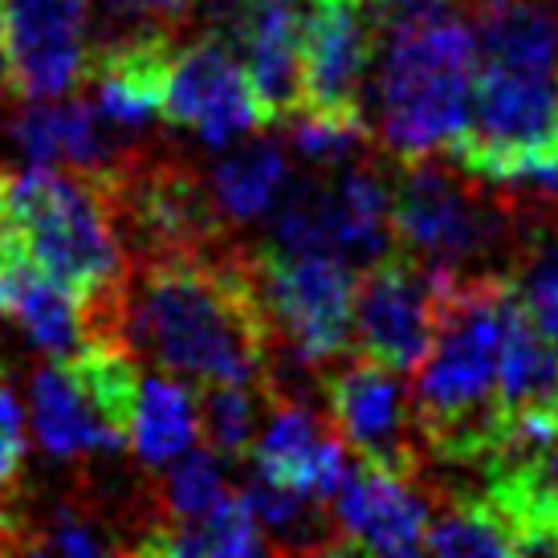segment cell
I'll list each match as a JSON object with an SVG mask.
<instances>
[{
	"label": "cell",
	"mask_w": 558,
	"mask_h": 558,
	"mask_svg": "<svg viewBox=\"0 0 558 558\" xmlns=\"http://www.w3.org/2000/svg\"><path fill=\"white\" fill-rule=\"evenodd\" d=\"M114 335L192 384H265L274 347L253 262L229 245L131 262Z\"/></svg>",
	"instance_id": "6da1fadb"
},
{
	"label": "cell",
	"mask_w": 558,
	"mask_h": 558,
	"mask_svg": "<svg viewBox=\"0 0 558 558\" xmlns=\"http://www.w3.org/2000/svg\"><path fill=\"white\" fill-rule=\"evenodd\" d=\"M440 278V274H436ZM518 311L513 281L497 274L440 278L436 335L416 375V416L428 452L452 465H494L501 440L497 375Z\"/></svg>",
	"instance_id": "7a4b0ae2"
},
{
	"label": "cell",
	"mask_w": 558,
	"mask_h": 558,
	"mask_svg": "<svg viewBox=\"0 0 558 558\" xmlns=\"http://www.w3.org/2000/svg\"><path fill=\"white\" fill-rule=\"evenodd\" d=\"M0 217L25 257L78 302L86 335H114L126 253L98 175L33 163L0 171Z\"/></svg>",
	"instance_id": "3957f363"
},
{
	"label": "cell",
	"mask_w": 558,
	"mask_h": 558,
	"mask_svg": "<svg viewBox=\"0 0 558 558\" xmlns=\"http://www.w3.org/2000/svg\"><path fill=\"white\" fill-rule=\"evenodd\" d=\"M477 33L461 16L403 13L375 53V135L396 159L440 156L465 135Z\"/></svg>",
	"instance_id": "277c9868"
},
{
	"label": "cell",
	"mask_w": 558,
	"mask_h": 558,
	"mask_svg": "<svg viewBox=\"0 0 558 558\" xmlns=\"http://www.w3.org/2000/svg\"><path fill=\"white\" fill-rule=\"evenodd\" d=\"M510 236L506 204L489 201L485 180L433 156L400 159L391 171V241L440 278H465Z\"/></svg>",
	"instance_id": "5b68a950"
},
{
	"label": "cell",
	"mask_w": 558,
	"mask_h": 558,
	"mask_svg": "<svg viewBox=\"0 0 558 558\" xmlns=\"http://www.w3.org/2000/svg\"><path fill=\"white\" fill-rule=\"evenodd\" d=\"M269 245L290 253H330L372 265L391 241V171L347 159L330 175H311L269 208Z\"/></svg>",
	"instance_id": "8992f818"
},
{
	"label": "cell",
	"mask_w": 558,
	"mask_h": 558,
	"mask_svg": "<svg viewBox=\"0 0 558 558\" xmlns=\"http://www.w3.org/2000/svg\"><path fill=\"white\" fill-rule=\"evenodd\" d=\"M248 262L269 335L298 367H326L347 355L355 314L351 265L330 253H290L274 245L248 253Z\"/></svg>",
	"instance_id": "52a82bcc"
},
{
	"label": "cell",
	"mask_w": 558,
	"mask_h": 558,
	"mask_svg": "<svg viewBox=\"0 0 558 558\" xmlns=\"http://www.w3.org/2000/svg\"><path fill=\"white\" fill-rule=\"evenodd\" d=\"M323 400L330 424L339 428V440L355 452L359 465L416 477L428 445L403 372H391L355 351V359L326 363Z\"/></svg>",
	"instance_id": "ba28073f"
},
{
	"label": "cell",
	"mask_w": 558,
	"mask_h": 558,
	"mask_svg": "<svg viewBox=\"0 0 558 558\" xmlns=\"http://www.w3.org/2000/svg\"><path fill=\"white\" fill-rule=\"evenodd\" d=\"M440 278L403 248L391 245L384 257L363 265L355 278L351 339L359 355L384 363L391 372H412L428 355L436 335Z\"/></svg>",
	"instance_id": "9c48e42d"
},
{
	"label": "cell",
	"mask_w": 558,
	"mask_h": 558,
	"mask_svg": "<svg viewBox=\"0 0 558 558\" xmlns=\"http://www.w3.org/2000/svg\"><path fill=\"white\" fill-rule=\"evenodd\" d=\"M379 29L367 0H314L302 29V110L335 123H367V78Z\"/></svg>",
	"instance_id": "30bf717a"
},
{
	"label": "cell",
	"mask_w": 558,
	"mask_h": 558,
	"mask_svg": "<svg viewBox=\"0 0 558 558\" xmlns=\"http://www.w3.org/2000/svg\"><path fill=\"white\" fill-rule=\"evenodd\" d=\"M163 123L196 131L213 147L245 140L248 131L265 126L245 62L225 37L208 33L175 46L163 90Z\"/></svg>",
	"instance_id": "8fae6325"
},
{
	"label": "cell",
	"mask_w": 558,
	"mask_h": 558,
	"mask_svg": "<svg viewBox=\"0 0 558 558\" xmlns=\"http://www.w3.org/2000/svg\"><path fill=\"white\" fill-rule=\"evenodd\" d=\"M16 98H62L86 82V0H0Z\"/></svg>",
	"instance_id": "7c38bea8"
},
{
	"label": "cell",
	"mask_w": 558,
	"mask_h": 558,
	"mask_svg": "<svg viewBox=\"0 0 558 558\" xmlns=\"http://www.w3.org/2000/svg\"><path fill=\"white\" fill-rule=\"evenodd\" d=\"M171 53H175V37L168 25H143L90 49V65H86L90 102L119 135L143 131L151 119H163Z\"/></svg>",
	"instance_id": "4fadbf2b"
},
{
	"label": "cell",
	"mask_w": 558,
	"mask_h": 558,
	"mask_svg": "<svg viewBox=\"0 0 558 558\" xmlns=\"http://www.w3.org/2000/svg\"><path fill=\"white\" fill-rule=\"evenodd\" d=\"M265 396L269 403H265L262 433L248 449L257 473L281 481L290 489H302L318 501H330L347 477L342 440L326 433L323 416L302 396L274 391L269 384H265Z\"/></svg>",
	"instance_id": "5bb4252c"
},
{
	"label": "cell",
	"mask_w": 558,
	"mask_h": 558,
	"mask_svg": "<svg viewBox=\"0 0 558 558\" xmlns=\"http://www.w3.org/2000/svg\"><path fill=\"white\" fill-rule=\"evenodd\" d=\"M302 0H236L233 49L245 62L265 126L290 123L302 110Z\"/></svg>",
	"instance_id": "9a60e30c"
},
{
	"label": "cell",
	"mask_w": 558,
	"mask_h": 558,
	"mask_svg": "<svg viewBox=\"0 0 558 558\" xmlns=\"http://www.w3.org/2000/svg\"><path fill=\"white\" fill-rule=\"evenodd\" d=\"M335 501V530L342 555H420L433 522L428 501L412 489V477H396L384 469H347Z\"/></svg>",
	"instance_id": "2e32d148"
},
{
	"label": "cell",
	"mask_w": 558,
	"mask_h": 558,
	"mask_svg": "<svg viewBox=\"0 0 558 558\" xmlns=\"http://www.w3.org/2000/svg\"><path fill=\"white\" fill-rule=\"evenodd\" d=\"M9 135L21 147V156L33 168H62L82 171V175H98L107 171L114 159L123 156L114 147V126L94 110V102L82 98H29L25 107L13 114Z\"/></svg>",
	"instance_id": "e0dca14e"
},
{
	"label": "cell",
	"mask_w": 558,
	"mask_h": 558,
	"mask_svg": "<svg viewBox=\"0 0 558 558\" xmlns=\"http://www.w3.org/2000/svg\"><path fill=\"white\" fill-rule=\"evenodd\" d=\"M29 408H33V433L37 445L53 461H78L94 452H119L126 440L107 424V416L94 408L78 375L70 372L65 355L49 359L29 384Z\"/></svg>",
	"instance_id": "ac0fdd59"
},
{
	"label": "cell",
	"mask_w": 558,
	"mask_h": 558,
	"mask_svg": "<svg viewBox=\"0 0 558 558\" xmlns=\"http://www.w3.org/2000/svg\"><path fill=\"white\" fill-rule=\"evenodd\" d=\"M473 33L477 62L558 78V0H477Z\"/></svg>",
	"instance_id": "d6986e66"
},
{
	"label": "cell",
	"mask_w": 558,
	"mask_h": 558,
	"mask_svg": "<svg viewBox=\"0 0 558 558\" xmlns=\"http://www.w3.org/2000/svg\"><path fill=\"white\" fill-rule=\"evenodd\" d=\"M201 436V400L180 375L140 379V403L131 424V452L147 469H168Z\"/></svg>",
	"instance_id": "ffe728a7"
},
{
	"label": "cell",
	"mask_w": 558,
	"mask_h": 558,
	"mask_svg": "<svg viewBox=\"0 0 558 558\" xmlns=\"http://www.w3.org/2000/svg\"><path fill=\"white\" fill-rule=\"evenodd\" d=\"M204 180H208V192H213L220 217L248 225V220L269 217V208L281 201L286 180H290V163H286L281 143L245 140L236 151L217 159Z\"/></svg>",
	"instance_id": "44dd1931"
},
{
	"label": "cell",
	"mask_w": 558,
	"mask_h": 558,
	"mask_svg": "<svg viewBox=\"0 0 558 558\" xmlns=\"http://www.w3.org/2000/svg\"><path fill=\"white\" fill-rule=\"evenodd\" d=\"M241 497L257 518L269 550H286V555L290 550H339L342 555L335 513H326V501H318V497L290 489L265 473H253Z\"/></svg>",
	"instance_id": "7402d4cb"
},
{
	"label": "cell",
	"mask_w": 558,
	"mask_h": 558,
	"mask_svg": "<svg viewBox=\"0 0 558 558\" xmlns=\"http://www.w3.org/2000/svg\"><path fill=\"white\" fill-rule=\"evenodd\" d=\"M428 555H518L506 513L497 510L489 494L481 497H457L428 522L424 534Z\"/></svg>",
	"instance_id": "603a6c76"
},
{
	"label": "cell",
	"mask_w": 558,
	"mask_h": 558,
	"mask_svg": "<svg viewBox=\"0 0 558 558\" xmlns=\"http://www.w3.org/2000/svg\"><path fill=\"white\" fill-rule=\"evenodd\" d=\"M257 384H204L201 391V433L208 436V445L217 457H229V461H241L248 457L253 440L262 433L265 420V396L257 400Z\"/></svg>",
	"instance_id": "cb8c5ba5"
},
{
	"label": "cell",
	"mask_w": 558,
	"mask_h": 558,
	"mask_svg": "<svg viewBox=\"0 0 558 558\" xmlns=\"http://www.w3.org/2000/svg\"><path fill=\"white\" fill-rule=\"evenodd\" d=\"M229 494L225 485V465L213 449H187L168 465V477L159 485V510L163 526L168 522H196Z\"/></svg>",
	"instance_id": "d4e9b609"
},
{
	"label": "cell",
	"mask_w": 558,
	"mask_h": 558,
	"mask_svg": "<svg viewBox=\"0 0 558 558\" xmlns=\"http://www.w3.org/2000/svg\"><path fill=\"white\" fill-rule=\"evenodd\" d=\"M513 294L530 323L538 326L546 339L558 342V225L546 233L526 236Z\"/></svg>",
	"instance_id": "484cf974"
},
{
	"label": "cell",
	"mask_w": 558,
	"mask_h": 558,
	"mask_svg": "<svg viewBox=\"0 0 558 558\" xmlns=\"http://www.w3.org/2000/svg\"><path fill=\"white\" fill-rule=\"evenodd\" d=\"M25 457H29V433H25V412H21V400L16 391L0 379V534L9 550H21V526L9 513V501H13V489L21 473H25Z\"/></svg>",
	"instance_id": "4316f807"
},
{
	"label": "cell",
	"mask_w": 558,
	"mask_h": 558,
	"mask_svg": "<svg viewBox=\"0 0 558 558\" xmlns=\"http://www.w3.org/2000/svg\"><path fill=\"white\" fill-rule=\"evenodd\" d=\"M107 13L131 16V21H147V25H171L175 16H184L196 0H98Z\"/></svg>",
	"instance_id": "83f0119b"
},
{
	"label": "cell",
	"mask_w": 558,
	"mask_h": 558,
	"mask_svg": "<svg viewBox=\"0 0 558 558\" xmlns=\"http://www.w3.org/2000/svg\"><path fill=\"white\" fill-rule=\"evenodd\" d=\"M534 473H538V481H543V489L550 494V501L558 506V445L546 457H538L534 461Z\"/></svg>",
	"instance_id": "f1b7e54d"
},
{
	"label": "cell",
	"mask_w": 558,
	"mask_h": 558,
	"mask_svg": "<svg viewBox=\"0 0 558 558\" xmlns=\"http://www.w3.org/2000/svg\"><path fill=\"white\" fill-rule=\"evenodd\" d=\"M0 98H16L13 62H9V41H4V16H0Z\"/></svg>",
	"instance_id": "f546056e"
},
{
	"label": "cell",
	"mask_w": 558,
	"mask_h": 558,
	"mask_svg": "<svg viewBox=\"0 0 558 558\" xmlns=\"http://www.w3.org/2000/svg\"><path fill=\"white\" fill-rule=\"evenodd\" d=\"M375 4L396 9V13H433V9H440L445 0H375Z\"/></svg>",
	"instance_id": "4dcf8cb0"
},
{
	"label": "cell",
	"mask_w": 558,
	"mask_h": 558,
	"mask_svg": "<svg viewBox=\"0 0 558 558\" xmlns=\"http://www.w3.org/2000/svg\"><path fill=\"white\" fill-rule=\"evenodd\" d=\"M0 550H9V543H4V534H0Z\"/></svg>",
	"instance_id": "1f68e13d"
},
{
	"label": "cell",
	"mask_w": 558,
	"mask_h": 558,
	"mask_svg": "<svg viewBox=\"0 0 558 558\" xmlns=\"http://www.w3.org/2000/svg\"><path fill=\"white\" fill-rule=\"evenodd\" d=\"M367 4H372V0H367Z\"/></svg>",
	"instance_id": "d6a6232c"
}]
</instances>
